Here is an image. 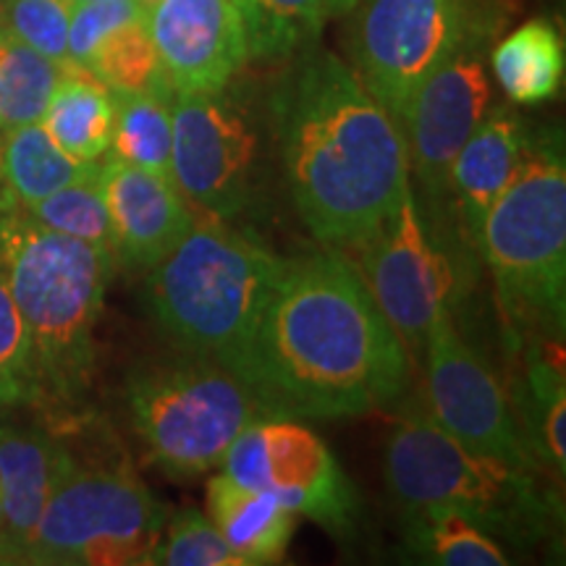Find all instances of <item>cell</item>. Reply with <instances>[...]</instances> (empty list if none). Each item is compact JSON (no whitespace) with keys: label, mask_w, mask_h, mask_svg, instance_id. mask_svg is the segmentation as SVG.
Returning a JSON list of instances; mask_svg holds the SVG:
<instances>
[{"label":"cell","mask_w":566,"mask_h":566,"mask_svg":"<svg viewBox=\"0 0 566 566\" xmlns=\"http://www.w3.org/2000/svg\"><path fill=\"white\" fill-rule=\"evenodd\" d=\"M0 139H3V132H0Z\"/></svg>","instance_id":"39"},{"label":"cell","mask_w":566,"mask_h":566,"mask_svg":"<svg viewBox=\"0 0 566 566\" xmlns=\"http://www.w3.org/2000/svg\"><path fill=\"white\" fill-rule=\"evenodd\" d=\"M76 3H108V0H76Z\"/></svg>","instance_id":"37"},{"label":"cell","mask_w":566,"mask_h":566,"mask_svg":"<svg viewBox=\"0 0 566 566\" xmlns=\"http://www.w3.org/2000/svg\"><path fill=\"white\" fill-rule=\"evenodd\" d=\"M166 509L126 470L74 467L55 488L17 562L30 566L147 564Z\"/></svg>","instance_id":"8"},{"label":"cell","mask_w":566,"mask_h":566,"mask_svg":"<svg viewBox=\"0 0 566 566\" xmlns=\"http://www.w3.org/2000/svg\"><path fill=\"white\" fill-rule=\"evenodd\" d=\"M223 472L239 485L273 495L289 512L331 533H346L357 495L336 457L294 417L268 415L247 424L223 457Z\"/></svg>","instance_id":"11"},{"label":"cell","mask_w":566,"mask_h":566,"mask_svg":"<svg viewBox=\"0 0 566 566\" xmlns=\"http://www.w3.org/2000/svg\"><path fill=\"white\" fill-rule=\"evenodd\" d=\"M328 0H244L247 59L281 61L321 38Z\"/></svg>","instance_id":"27"},{"label":"cell","mask_w":566,"mask_h":566,"mask_svg":"<svg viewBox=\"0 0 566 566\" xmlns=\"http://www.w3.org/2000/svg\"><path fill=\"white\" fill-rule=\"evenodd\" d=\"M407 373L405 344L357 265L334 252L283 263L242 375L275 415H365L399 399Z\"/></svg>","instance_id":"1"},{"label":"cell","mask_w":566,"mask_h":566,"mask_svg":"<svg viewBox=\"0 0 566 566\" xmlns=\"http://www.w3.org/2000/svg\"><path fill=\"white\" fill-rule=\"evenodd\" d=\"M126 405L147 454L174 478L221 467L247 424L275 415L237 373L195 354L134 370Z\"/></svg>","instance_id":"7"},{"label":"cell","mask_w":566,"mask_h":566,"mask_svg":"<svg viewBox=\"0 0 566 566\" xmlns=\"http://www.w3.org/2000/svg\"><path fill=\"white\" fill-rule=\"evenodd\" d=\"M145 24L176 95L221 92L247 61L244 21L231 0H158Z\"/></svg>","instance_id":"15"},{"label":"cell","mask_w":566,"mask_h":566,"mask_svg":"<svg viewBox=\"0 0 566 566\" xmlns=\"http://www.w3.org/2000/svg\"><path fill=\"white\" fill-rule=\"evenodd\" d=\"M405 543L422 562L441 566H506L509 556L493 535L467 516L441 506L409 509Z\"/></svg>","instance_id":"24"},{"label":"cell","mask_w":566,"mask_h":566,"mask_svg":"<svg viewBox=\"0 0 566 566\" xmlns=\"http://www.w3.org/2000/svg\"><path fill=\"white\" fill-rule=\"evenodd\" d=\"M283 263L271 247L229 221L195 218L181 244L147 273L145 307L184 354L242 378Z\"/></svg>","instance_id":"4"},{"label":"cell","mask_w":566,"mask_h":566,"mask_svg":"<svg viewBox=\"0 0 566 566\" xmlns=\"http://www.w3.org/2000/svg\"><path fill=\"white\" fill-rule=\"evenodd\" d=\"M499 87L514 105H541L562 92L564 40L554 21L530 19L491 53Z\"/></svg>","instance_id":"22"},{"label":"cell","mask_w":566,"mask_h":566,"mask_svg":"<svg viewBox=\"0 0 566 566\" xmlns=\"http://www.w3.org/2000/svg\"><path fill=\"white\" fill-rule=\"evenodd\" d=\"M97 168V160H76L63 153L42 124L3 132L0 139V181L6 197L19 208H30L69 184L87 179Z\"/></svg>","instance_id":"23"},{"label":"cell","mask_w":566,"mask_h":566,"mask_svg":"<svg viewBox=\"0 0 566 566\" xmlns=\"http://www.w3.org/2000/svg\"><path fill=\"white\" fill-rule=\"evenodd\" d=\"M74 457L51 433L0 422V564L17 562Z\"/></svg>","instance_id":"17"},{"label":"cell","mask_w":566,"mask_h":566,"mask_svg":"<svg viewBox=\"0 0 566 566\" xmlns=\"http://www.w3.org/2000/svg\"><path fill=\"white\" fill-rule=\"evenodd\" d=\"M137 3L142 6V9H145V11H147V9H153V6H155V3H158V0H137Z\"/></svg>","instance_id":"35"},{"label":"cell","mask_w":566,"mask_h":566,"mask_svg":"<svg viewBox=\"0 0 566 566\" xmlns=\"http://www.w3.org/2000/svg\"><path fill=\"white\" fill-rule=\"evenodd\" d=\"M231 3H233V6H237V9H239V13H242V9H244V0H231Z\"/></svg>","instance_id":"36"},{"label":"cell","mask_w":566,"mask_h":566,"mask_svg":"<svg viewBox=\"0 0 566 566\" xmlns=\"http://www.w3.org/2000/svg\"><path fill=\"white\" fill-rule=\"evenodd\" d=\"M24 210L32 221L45 226V229L103 247L113 254V231L101 189V168L87 179L69 184V187L48 195L45 200L34 202Z\"/></svg>","instance_id":"29"},{"label":"cell","mask_w":566,"mask_h":566,"mask_svg":"<svg viewBox=\"0 0 566 566\" xmlns=\"http://www.w3.org/2000/svg\"><path fill=\"white\" fill-rule=\"evenodd\" d=\"M76 0H9L3 30L61 66L69 59V27Z\"/></svg>","instance_id":"32"},{"label":"cell","mask_w":566,"mask_h":566,"mask_svg":"<svg viewBox=\"0 0 566 566\" xmlns=\"http://www.w3.org/2000/svg\"><path fill=\"white\" fill-rule=\"evenodd\" d=\"M273 111L304 226L323 244H363L412 187L399 124L357 71L328 51L302 55Z\"/></svg>","instance_id":"2"},{"label":"cell","mask_w":566,"mask_h":566,"mask_svg":"<svg viewBox=\"0 0 566 566\" xmlns=\"http://www.w3.org/2000/svg\"><path fill=\"white\" fill-rule=\"evenodd\" d=\"M548 342L562 338L520 336L514 344L522 349V378L512 394L514 409L520 415L525 433L533 443L537 459L551 475L564 478L566 472V386L564 367L556 363L554 346Z\"/></svg>","instance_id":"19"},{"label":"cell","mask_w":566,"mask_h":566,"mask_svg":"<svg viewBox=\"0 0 566 566\" xmlns=\"http://www.w3.org/2000/svg\"><path fill=\"white\" fill-rule=\"evenodd\" d=\"M527 132L525 122L509 105H493L451 160L449 195L454 200L457 229L472 250L485 212L520 168Z\"/></svg>","instance_id":"18"},{"label":"cell","mask_w":566,"mask_h":566,"mask_svg":"<svg viewBox=\"0 0 566 566\" xmlns=\"http://www.w3.org/2000/svg\"><path fill=\"white\" fill-rule=\"evenodd\" d=\"M354 9V71L396 124L478 21L472 0H359Z\"/></svg>","instance_id":"10"},{"label":"cell","mask_w":566,"mask_h":566,"mask_svg":"<svg viewBox=\"0 0 566 566\" xmlns=\"http://www.w3.org/2000/svg\"><path fill=\"white\" fill-rule=\"evenodd\" d=\"M71 69V66H69ZM66 66L0 32V132L40 124Z\"/></svg>","instance_id":"26"},{"label":"cell","mask_w":566,"mask_h":566,"mask_svg":"<svg viewBox=\"0 0 566 566\" xmlns=\"http://www.w3.org/2000/svg\"><path fill=\"white\" fill-rule=\"evenodd\" d=\"M113 265L108 250L45 229L6 197L0 268L30 336L40 399L71 407L90 391Z\"/></svg>","instance_id":"3"},{"label":"cell","mask_w":566,"mask_h":566,"mask_svg":"<svg viewBox=\"0 0 566 566\" xmlns=\"http://www.w3.org/2000/svg\"><path fill=\"white\" fill-rule=\"evenodd\" d=\"M95 80L111 92H150V95L174 97L163 63L155 51L145 19L129 21L97 42L90 61L84 63Z\"/></svg>","instance_id":"28"},{"label":"cell","mask_w":566,"mask_h":566,"mask_svg":"<svg viewBox=\"0 0 566 566\" xmlns=\"http://www.w3.org/2000/svg\"><path fill=\"white\" fill-rule=\"evenodd\" d=\"M208 514L247 566L281 562L296 525V514L281 501L239 485L226 472L208 483Z\"/></svg>","instance_id":"20"},{"label":"cell","mask_w":566,"mask_h":566,"mask_svg":"<svg viewBox=\"0 0 566 566\" xmlns=\"http://www.w3.org/2000/svg\"><path fill=\"white\" fill-rule=\"evenodd\" d=\"M113 118V92L87 69L71 66L63 71L40 124L71 158L95 163L111 150Z\"/></svg>","instance_id":"21"},{"label":"cell","mask_w":566,"mask_h":566,"mask_svg":"<svg viewBox=\"0 0 566 566\" xmlns=\"http://www.w3.org/2000/svg\"><path fill=\"white\" fill-rule=\"evenodd\" d=\"M430 417L467 449L527 472H543L516 415L512 394L478 349L459 336L454 321L433 331L424 346Z\"/></svg>","instance_id":"12"},{"label":"cell","mask_w":566,"mask_h":566,"mask_svg":"<svg viewBox=\"0 0 566 566\" xmlns=\"http://www.w3.org/2000/svg\"><path fill=\"white\" fill-rule=\"evenodd\" d=\"M116 118H113L111 158L171 179L174 97L150 92H113Z\"/></svg>","instance_id":"25"},{"label":"cell","mask_w":566,"mask_h":566,"mask_svg":"<svg viewBox=\"0 0 566 566\" xmlns=\"http://www.w3.org/2000/svg\"><path fill=\"white\" fill-rule=\"evenodd\" d=\"M488 38L491 27L478 19L454 53L417 87L399 122L409 171L428 202L446 200L451 160L493 108Z\"/></svg>","instance_id":"13"},{"label":"cell","mask_w":566,"mask_h":566,"mask_svg":"<svg viewBox=\"0 0 566 566\" xmlns=\"http://www.w3.org/2000/svg\"><path fill=\"white\" fill-rule=\"evenodd\" d=\"M359 0H328V17H342V13L354 11Z\"/></svg>","instance_id":"34"},{"label":"cell","mask_w":566,"mask_h":566,"mask_svg":"<svg viewBox=\"0 0 566 566\" xmlns=\"http://www.w3.org/2000/svg\"><path fill=\"white\" fill-rule=\"evenodd\" d=\"M147 11L137 0H108V3H76L74 17L69 27V59L74 66H82L90 61L92 51L97 48L105 34H111L118 27L129 21L145 19Z\"/></svg>","instance_id":"33"},{"label":"cell","mask_w":566,"mask_h":566,"mask_svg":"<svg viewBox=\"0 0 566 566\" xmlns=\"http://www.w3.org/2000/svg\"><path fill=\"white\" fill-rule=\"evenodd\" d=\"M386 483L405 512L449 509L514 546L541 543L562 522V506L541 472L467 449L422 412L396 422L386 446Z\"/></svg>","instance_id":"6"},{"label":"cell","mask_w":566,"mask_h":566,"mask_svg":"<svg viewBox=\"0 0 566 566\" xmlns=\"http://www.w3.org/2000/svg\"><path fill=\"white\" fill-rule=\"evenodd\" d=\"M40 401L32 344L0 268V409Z\"/></svg>","instance_id":"31"},{"label":"cell","mask_w":566,"mask_h":566,"mask_svg":"<svg viewBox=\"0 0 566 566\" xmlns=\"http://www.w3.org/2000/svg\"><path fill=\"white\" fill-rule=\"evenodd\" d=\"M171 179L184 200L208 218L231 221L250 205L258 168V132L221 92L174 95Z\"/></svg>","instance_id":"14"},{"label":"cell","mask_w":566,"mask_h":566,"mask_svg":"<svg viewBox=\"0 0 566 566\" xmlns=\"http://www.w3.org/2000/svg\"><path fill=\"white\" fill-rule=\"evenodd\" d=\"M0 32H3V24H0Z\"/></svg>","instance_id":"38"},{"label":"cell","mask_w":566,"mask_h":566,"mask_svg":"<svg viewBox=\"0 0 566 566\" xmlns=\"http://www.w3.org/2000/svg\"><path fill=\"white\" fill-rule=\"evenodd\" d=\"M475 252L491 271L506 328L564 336L566 160L558 129L527 132L514 179L485 212Z\"/></svg>","instance_id":"5"},{"label":"cell","mask_w":566,"mask_h":566,"mask_svg":"<svg viewBox=\"0 0 566 566\" xmlns=\"http://www.w3.org/2000/svg\"><path fill=\"white\" fill-rule=\"evenodd\" d=\"M101 189L116 263L150 271L192 231L195 212L168 176L111 158L101 163Z\"/></svg>","instance_id":"16"},{"label":"cell","mask_w":566,"mask_h":566,"mask_svg":"<svg viewBox=\"0 0 566 566\" xmlns=\"http://www.w3.org/2000/svg\"><path fill=\"white\" fill-rule=\"evenodd\" d=\"M359 250V275L386 321L417 357L467 292V263L459 244L417 200L415 187Z\"/></svg>","instance_id":"9"},{"label":"cell","mask_w":566,"mask_h":566,"mask_svg":"<svg viewBox=\"0 0 566 566\" xmlns=\"http://www.w3.org/2000/svg\"><path fill=\"white\" fill-rule=\"evenodd\" d=\"M147 564L158 566H247L233 551L208 514L187 509L166 522L158 546Z\"/></svg>","instance_id":"30"}]
</instances>
